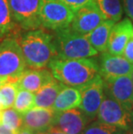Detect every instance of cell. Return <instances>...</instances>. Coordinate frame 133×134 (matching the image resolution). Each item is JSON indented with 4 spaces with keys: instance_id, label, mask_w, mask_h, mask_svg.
<instances>
[{
    "instance_id": "1",
    "label": "cell",
    "mask_w": 133,
    "mask_h": 134,
    "mask_svg": "<svg viewBox=\"0 0 133 134\" xmlns=\"http://www.w3.org/2000/svg\"><path fill=\"white\" fill-rule=\"evenodd\" d=\"M48 67L53 76L66 86L80 88L100 74V65L90 58L63 59L58 56L51 60Z\"/></svg>"
},
{
    "instance_id": "2",
    "label": "cell",
    "mask_w": 133,
    "mask_h": 134,
    "mask_svg": "<svg viewBox=\"0 0 133 134\" xmlns=\"http://www.w3.org/2000/svg\"><path fill=\"white\" fill-rule=\"evenodd\" d=\"M19 43L26 64L30 68H44L58 55L54 35L41 29L27 30Z\"/></svg>"
},
{
    "instance_id": "3",
    "label": "cell",
    "mask_w": 133,
    "mask_h": 134,
    "mask_svg": "<svg viewBox=\"0 0 133 134\" xmlns=\"http://www.w3.org/2000/svg\"><path fill=\"white\" fill-rule=\"evenodd\" d=\"M54 40L58 57L63 59L89 58L98 55L86 35L73 31L71 28L55 30Z\"/></svg>"
},
{
    "instance_id": "4",
    "label": "cell",
    "mask_w": 133,
    "mask_h": 134,
    "mask_svg": "<svg viewBox=\"0 0 133 134\" xmlns=\"http://www.w3.org/2000/svg\"><path fill=\"white\" fill-rule=\"evenodd\" d=\"M19 42L14 37H5L0 42V77L16 81L26 69Z\"/></svg>"
},
{
    "instance_id": "5",
    "label": "cell",
    "mask_w": 133,
    "mask_h": 134,
    "mask_svg": "<svg viewBox=\"0 0 133 134\" xmlns=\"http://www.w3.org/2000/svg\"><path fill=\"white\" fill-rule=\"evenodd\" d=\"M74 11L60 0H41V25L45 29L58 30L70 27Z\"/></svg>"
},
{
    "instance_id": "6",
    "label": "cell",
    "mask_w": 133,
    "mask_h": 134,
    "mask_svg": "<svg viewBox=\"0 0 133 134\" xmlns=\"http://www.w3.org/2000/svg\"><path fill=\"white\" fill-rule=\"evenodd\" d=\"M16 24L25 30L39 29L41 25V0H9Z\"/></svg>"
},
{
    "instance_id": "7",
    "label": "cell",
    "mask_w": 133,
    "mask_h": 134,
    "mask_svg": "<svg viewBox=\"0 0 133 134\" xmlns=\"http://www.w3.org/2000/svg\"><path fill=\"white\" fill-rule=\"evenodd\" d=\"M79 89L81 93V103L79 108L89 119L97 117L99 109L105 97V81L99 75Z\"/></svg>"
},
{
    "instance_id": "8",
    "label": "cell",
    "mask_w": 133,
    "mask_h": 134,
    "mask_svg": "<svg viewBox=\"0 0 133 134\" xmlns=\"http://www.w3.org/2000/svg\"><path fill=\"white\" fill-rule=\"evenodd\" d=\"M98 120L128 131L131 126V113L122 104L112 97H104L97 114Z\"/></svg>"
},
{
    "instance_id": "9",
    "label": "cell",
    "mask_w": 133,
    "mask_h": 134,
    "mask_svg": "<svg viewBox=\"0 0 133 134\" xmlns=\"http://www.w3.org/2000/svg\"><path fill=\"white\" fill-rule=\"evenodd\" d=\"M105 20L97 4L93 0L75 11L70 28L75 32L87 35Z\"/></svg>"
},
{
    "instance_id": "10",
    "label": "cell",
    "mask_w": 133,
    "mask_h": 134,
    "mask_svg": "<svg viewBox=\"0 0 133 134\" xmlns=\"http://www.w3.org/2000/svg\"><path fill=\"white\" fill-rule=\"evenodd\" d=\"M105 81L107 95L122 104L130 113L133 111V82L131 75L119 76Z\"/></svg>"
},
{
    "instance_id": "11",
    "label": "cell",
    "mask_w": 133,
    "mask_h": 134,
    "mask_svg": "<svg viewBox=\"0 0 133 134\" xmlns=\"http://www.w3.org/2000/svg\"><path fill=\"white\" fill-rule=\"evenodd\" d=\"M132 72L133 63L123 55H112L109 52H104L101 55L100 75L104 81L131 75Z\"/></svg>"
},
{
    "instance_id": "12",
    "label": "cell",
    "mask_w": 133,
    "mask_h": 134,
    "mask_svg": "<svg viewBox=\"0 0 133 134\" xmlns=\"http://www.w3.org/2000/svg\"><path fill=\"white\" fill-rule=\"evenodd\" d=\"M90 120L80 109L73 108L56 113L53 125L67 134H82Z\"/></svg>"
},
{
    "instance_id": "13",
    "label": "cell",
    "mask_w": 133,
    "mask_h": 134,
    "mask_svg": "<svg viewBox=\"0 0 133 134\" xmlns=\"http://www.w3.org/2000/svg\"><path fill=\"white\" fill-rule=\"evenodd\" d=\"M55 113L52 108L34 107L22 114L24 127L34 132H46L54 125Z\"/></svg>"
},
{
    "instance_id": "14",
    "label": "cell",
    "mask_w": 133,
    "mask_h": 134,
    "mask_svg": "<svg viewBox=\"0 0 133 134\" xmlns=\"http://www.w3.org/2000/svg\"><path fill=\"white\" fill-rule=\"evenodd\" d=\"M133 37V24L128 18L114 24L110 33L108 52L112 55H122L127 42Z\"/></svg>"
},
{
    "instance_id": "15",
    "label": "cell",
    "mask_w": 133,
    "mask_h": 134,
    "mask_svg": "<svg viewBox=\"0 0 133 134\" xmlns=\"http://www.w3.org/2000/svg\"><path fill=\"white\" fill-rule=\"evenodd\" d=\"M55 79L51 71L46 68L25 69L18 77L16 83L19 88L36 93L41 88Z\"/></svg>"
},
{
    "instance_id": "16",
    "label": "cell",
    "mask_w": 133,
    "mask_h": 134,
    "mask_svg": "<svg viewBox=\"0 0 133 134\" xmlns=\"http://www.w3.org/2000/svg\"><path fill=\"white\" fill-rule=\"evenodd\" d=\"M81 103V93L77 87L65 86L59 93L52 109L55 112H62L77 108Z\"/></svg>"
},
{
    "instance_id": "17",
    "label": "cell",
    "mask_w": 133,
    "mask_h": 134,
    "mask_svg": "<svg viewBox=\"0 0 133 134\" xmlns=\"http://www.w3.org/2000/svg\"><path fill=\"white\" fill-rule=\"evenodd\" d=\"M65 85L55 78L35 93V107L52 108L56 98Z\"/></svg>"
},
{
    "instance_id": "18",
    "label": "cell",
    "mask_w": 133,
    "mask_h": 134,
    "mask_svg": "<svg viewBox=\"0 0 133 134\" xmlns=\"http://www.w3.org/2000/svg\"><path fill=\"white\" fill-rule=\"evenodd\" d=\"M114 24V22L110 20H105L98 27L86 35L90 43L98 52L104 53L108 49L110 33Z\"/></svg>"
},
{
    "instance_id": "19",
    "label": "cell",
    "mask_w": 133,
    "mask_h": 134,
    "mask_svg": "<svg viewBox=\"0 0 133 134\" xmlns=\"http://www.w3.org/2000/svg\"><path fill=\"white\" fill-rule=\"evenodd\" d=\"M16 25L11 13L9 0H0V39L7 37Z\"/></svg>"
},
{
    "instance_id": "20",
    "label": "cell",
    "mask_w": 133,
    "mask_h": 134,
    "mask_svg": "<svg viewBox=\"0 0 133 134\" xmlns=\"http://www.w3.org/2000/svg\"><path fill=\"white\" fill-rule=\"evenodd\" d=\"M104 18L114 23L122 18L123 9L119 0H94Z\"/></svg>"
},
{
    "instance_id": "21",
    "label": "cell",
    "mask_w": 133,
    "mask_h": 134,
    "mask_svg": "<svg viewBox=\"0 0 133 134\" xmlns=\"http://www.w3.org/2000/svg\"><path fill=\"white\" fill-rule=\"evenodd\" d=\"M1 123L10 130L18 132L24 127V117L21 113L16 111L13 107L3 109L1 112Z\"/></svg>"
},
{
    "instance_id": "22",
    "label": "cell",
    "mask_w": 133,
    "mask_h": 134,
    "mask_svg": "<svg viewBox=\"0 0 133 134\" xmlns=\"http://www.w3.org/2000/svg\"><path fill=\"white\" fill-rule=\"evenodd\" d=\"M19 87L16 81H7L0 87V102L3 108L12 107L15 103Z\"/></svg>"
},
{
    "instance_id": "23",
    "label": "cell",
    "mask_w": 133,
    "mask_h": 134,
    "mask_svg": "<svg viewBox=\"0 0 133 134\" xmlns=\"http://www.w3.org/2000/svg\"><path fill=\"white\" fill-rule=\"evenodd\" d=\"M34 107H35V93L19 88L13 107L22 114H24Z\"/></svg>"
},
{
    "instance_id": "24",
    "label": "cell",
    "mask_w": 133,
    "mask_h": 134,
    "mask_svg": "<svg viewBox=\"0 0 133 134\" xmlns=\"http://www.w3.org/2000/svg\"><path fill=\"white\" fill-rule=\"evenodd\" d=\"M125 131L100 121H95L87 125L82 134H124Z\"/></svg>"
},
{
    "instance_id": "25",
    "label": "cell",
    "mask_w": 133,
    "mask_h": 134,
    "mask_svg": "<svg viewBox=\"0 0 133 134\" xmlns=\"http://www.w3.org/2000/svg\"><path fill=\"white\" fill-rule=\"evenodd\" d=\"M63 4H65L67 6H68L70 9H72L73 11L78 10L80 9L81 7L85 6L86 4H89L90 2L93 1V0H60Z\"/></svg>"
},
{
    "instance_id": "26",
    "label": "cell",
    "mask_w": 133,
    "mask_h": 134,
    "mask_svg": "<svg viewBox=\"0 0 133 134\" xmlns=\"http://www.w3.org/2000/svg\"><path fill=\"white\" fill-rule=\"evenodd\" d=\"M122 55L124 58H126L129 62L133 63V37H131L127 42L125 48L123 51Z\"/></svg>"
},
{
    "instance_id": "27",
    "label": "cell",
    "mask_w": 133,
    "mask_h": 134,
    "mask_svg": "<svg viewBox=\"0 0 133 134\" xmlns=\"http://www.w3.org/2000/svg\"><path fill=\"white\" fill-rule=\"evenodd\" d=\"M123 1L126 14L133 21V0H123Z\"/></svg>"
},
{
    "instance_id": "28",
    "label": "cell",
    "mask_w": 133,
    "mask_h": 134,
    "mask_svg": "<svg viewBox=\"0 0 133 134\" xmlns=\"http://www.w3.org/2000/svg\"><path fill=\"white\" fill-rule=\"evenodd\" d=\"M45 134H67V133L64 132L63 131L59 129L58 127L55 126V125H52L51 127H49V129L45 132Z\"/></svg>"
},
{
    "instance_id": "29",
    "label": "cell",
    "mask_w": 133,
    "mask_h": 134,
    "mask_svg": "<svg viewBox=\"0 0 133 134\" xmlns=\"http://www.w3.org/2000/svg\"><path fill=\"white\" fill-rule=\"evenodd\" d=\"M18 132H15L13 131L10 130L5 125H4L2 123L0 124V134H16Z\"/></svg>"
},
{
    "instance_id": "30",
    "label": "cell",
    "mask_w": 133,
    "mask_h": 134,
    "mask_svg": "<svg viewBox=\"0 0 133 134\" xmlns=\"http://www.w3.org/2000/svg\"><path fill=\"white\" fill-rule=\"evenodd\" d=\"M16 134H34V132H32L31 130L28 129L26 127H22Z\"/></svg>"
},
{
    "instance_id": "31",
    "label": "cell",
    "mask_w": 133,
    "mask_h": 134,
    "mask_svg": "<svg viewBox=\"0 0 133 134\" xmlns=\"http://www.w3.org/2000/svg\"><path fill=\"white\" fill-rule=\"evenodd\" d=\"M11 81V80L9 79V78H5V77H0V87H1L4 83H6L7 81Z\"/></svg>"
},
{
    "instance_id": "32",
    "label": "cell",
    "mask_w": 133,
    "mask_h": 134,
    "mask_svg": "<svg viewBox=\"0 0 133 134\" xmlns=\"http://www.w3.org/2000/svg\"><path fill=\"white\" fill-rule=\"evenodd\" d=\"M131 126L133 127V111L131 112Z\"/></svg>"
},
{
    "instance_id": "33",
    "label": "cell",
    "mask_w": 133,
    "mask_h": 134,
    "mask_svg": "<svg viewBox=\"0 0 133 134\" xmlns=\"http://www.w3.org/2000/svg\"><path fill=\"white\" fill-rule=\"evenodd\" d=\"M34 134H45V132H34Z\"/></svg>"
},
{
    "instance_id": "34",
    "label": "cell",
    "mask_w": 133,
    "mask_h": 134,
    "mask_svg": "<svg viewBox=\"0 0 133 134\" xmlns=\"http://www.w3.org/2000/svg\"><path fill=\"white\" fill-rule=\"evenodd\" d=\"M4 109V108H3V105H2V104H1V102H0V112H1V111Z\"/></svg>"
},
{
    "instance_id": "35",
    "label": "cell",
    "mask_w": 133,
    "mask_h": 134,
    "mask_svg": "<svg viewBox=\"0 0 133 134\" xmlns=\"http://www.w3.org/2000/svg\"><path fill=\"white\" fill-rule=\"evenodd\" d=\"M2 112V111H1ZM1 112H0V124H1V120H2V115H1Z\"/></svg>"
},
{
    "instance_id": "36",
    "label": "cell",
    "mask_w": 133,
    "mask_h": 134,
    "mask_svg": "<svg viewBox=\"0 0 133 134\" xmlns=\"http://www.w3.org/2000/svg\"><path fill=\"white\" fill-rule=\"evenodd\" d=\"M131 78H132V82H133V72H132V74H131Z\"/></svg>"
}]
</instances>
